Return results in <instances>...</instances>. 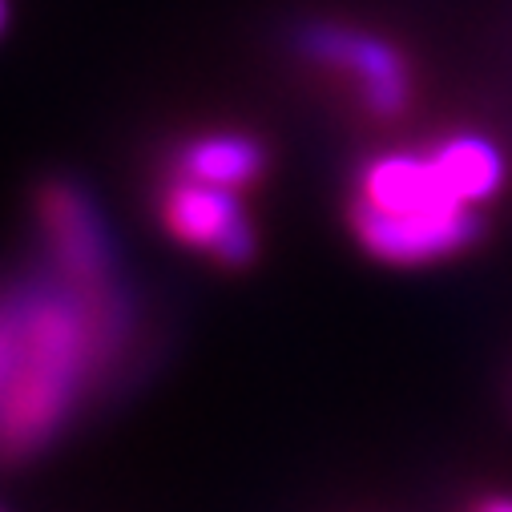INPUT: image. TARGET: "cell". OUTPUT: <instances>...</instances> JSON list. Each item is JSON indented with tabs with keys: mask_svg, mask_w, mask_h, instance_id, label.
<instances>
[{
	"mask_svg": "<svg viewBox=\"0 0 512 512\" xmlns=\"http://www.w3.org/2000/svg\"><path fill=\"white\" fill-rule=\"evenodd\" d=\"M37 218L49 246V267L89 291H117L121 271L97 202L69 178H53L37 194Z\"/></svg>",
	"mask_w": 512,
	"mask_h": 512,
	"instance_id": "cell-3",
	"label": "cell"
},
{
	"mask_svg": "<svg viewBox=\"0 0 512 512\" xmlns=\"http://www.w3.org/2000/svg\"><path fill=\"white\" fill-rule=\"evenodd\" d=\"M0 311V464H21L65 432L77 400L125 351L134 335V299L125 287H77L49 267L0 295Z\"/></svg>",
	"mask_w": 512,
	"mask_h": 512,
	"instance_id": "cell-1",
	"label": "cell"
},
{
	"mask_svg": "<svg viewBox=\"0 0 512 512\" xmlns=\"http://www.w3.org/2000/svg\"><path fill=\"white\" fill-rule=\"evenodd\" d=\"M267 170V146L250 134H202L174 154V174L222 190H246Z\"/></svg>",
	"mask_w": 512,
	"mask_h": 512,
	"instance_id": "cell-6",
	"label": "cell"
},
{
	"mask_svg": "<svg viewBox=\"0 0 512 512\" xmlns=\"http://www.w3.org/2000/svg\"><path fill=\"white\" fill-rule=\"evenodd\" d=\"M5 17H9V5H5V0H0V29H5Z\"/></svg>",
	"mask_w": 512,
	"mask_h": 512,
	"instance_id": "cell-9",
	"label": "cell"
},
{
	"mask_svg": "<svg viewBox=\"0 0 512 512\" xmlns=\"http://www.w3.org/2000/svg\"><path fill=\"white\" fill-rule=\"evenodd\" d=\"M440 174L448 178V186L468 202V206H480L488 202L496 190H500V178H504V162L496 154V146L488 138H448L432 150Z\"/></svg>",
	"mask_w": 512,
	"mask_h": 512,
	"instance_id": "cell-7",
	"label": "cell"
},
{
	"mask_svg": "<svg viewBox=\"0 0 512 512\" xmlns=\"http://www.w3.org/2000/svg\"><path fill=\"white\" fill-rule=\"evenodd\" d=\"M295 49L323 69L347 73L359 85V97L375 117L404 113L412 97V77H408L404 57L371 33H359L335 21H311L295 33Z\"/></svg>",
	"mask_w": 512,
	"mask_h": 512,
	"instance_id": "cell-4",
	"label": "cell"
},
{
	"mask_svg": "<svg viewBox=\"0 0 512 512\" xmlns=\"http://www.w3.org/2000/svg\"><path fill=\"white\" fill-rule=\"evenodd\" d=\"M162 222L178 242L206 250L218 267L242 271L259 259V234H254L242 210L238 190H222L174 174V182L162 194Z\"/></svg>",
	"mask_w": 512,
	"mask_h": 512,
	"instance_id": "cell-5",
	"label": "cell"
},
{
	"mask_svg": "<svg viewBox=\"0 0 512 512\" xmlns=\"http://www.w3.org/2000/svg\"><path fill=\"white\" fill-rule=\"evenodd\" d=\"M0 512H5V508H0Z\"/></svg>",
	"mask_w": 512,
	"mask_h": 512,
	"instance_id": "cell-10",
	"label": "cell"
},
{
	"mask_svg": "<svg viewBox=\"0 0 512 512\" xmlns=\"http://www.w3.org/2000/svg\"><path fill=\"white\" fill-rule=\"evenodd\" d=\"M472 512H512V500H504V496H488V500H480Z\"/></svg>",
	"mask_w": 512,
	"mask_h": 512,
	"instance_id": "cell-8",
	"label": "cell"
},
{
	"mask_svg": "<svg viewBox=\"0 0 512 512\" xmlns=\"http://www.w3.org/2000/svg\"><path fill=\"white\" fill-rule=\"evenodd\" d=\"M351 230L371 259L424 267L472 246L484 222L448 186L432 154H379L359 170Z\"/></svg>",
	"mask_w": 512,
	"mask_h": 512,
	"instance_id": "cell-2",
	"label": "cell"
}]
</instances>
